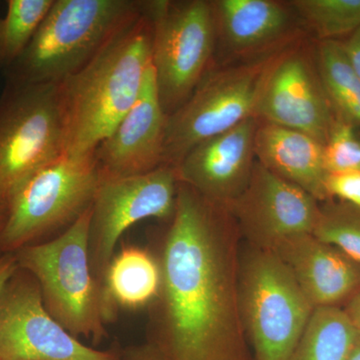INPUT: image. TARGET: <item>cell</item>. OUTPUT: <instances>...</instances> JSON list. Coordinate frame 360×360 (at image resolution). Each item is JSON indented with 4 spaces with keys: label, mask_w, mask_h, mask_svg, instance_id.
Here are the masks:
<instances>
[{
    "label": "cell",
    "mask_w": 360,
    "mask_h": 360,
    "mask_svg": "<svg viewBox=\"0 0 360 360\" xmlns=\"http://www.w3.org/2000/svg\"><path fill=\"white\" fill-rule=\"evenodd\" d=\"M243 241L225 206L179 182L155 252L160 290L148 307L146 343L165 360H252L239 298Z\"/></svg>",
    "instance_id": "cell-1"
},
{
    "label": "cell",
    "mask_w": 360,
    "mask_h": 360,
    "mask_svg": "<svg viewBox=\"0 0 360 360\" xmlns=\"http://www.w3.org/2000/svg\"><path fill=\"white\" fill-rule=\"evenodd\" d=\"M153 65V27L143 8L75 75L59 82L65 155H94L139 98Z\"/></svg>",
    "instance_id": "cell-2"
},
{
    "label": "cell",
    "mask_w": 360,
    "mask_h": 360,
    "mask_svg": "<svg viewBox=\"0 0 360 360\" xmlns=\"http://www.w3.org/2000/svg\"><path fill=\"white\" fill-rule=\"evenodd\" d=\"M91 207L56 238L16 251L18 267L39 283L45 309L73 338L99 345L118 310L92 272L89 258Z\"/></svg>",
    "instance_id": "cell-3"
},
{
    "label": "cell",
    "mask_w": 360,
    "mask_h": 360,
    "mask_svg": "<svg viewBox=\"0 0 360 360\" xmlns=\"http://www.w3.org/2000/svg\"><path fill=\"white\" fill-rule=\"evenodd\" d=\"M136 0H53L8 82L58 84L89 65L141 13Z\"/></svg>",
    "instance_id": "cell-4"
},
{
    "label": "cell",
    "mask_w": 360,
    "mask_h": 360,
    "mask_svg": "<svg viewBox=\"0 0 360 360\" xmlns=\"http://www.w3.org/2000/svg\"><path fill=\"white\" fill-rule=\"evenodd\" d=\"M243 245L239 298L252 360H288L315 307L271 250Z\"/></svg>",
    "instance_id": "cell-5"
},
{
    "label": "cell",
    "mask_w": 360,
    "mask_h": 360,
    "mask_svg": "<svg viewBox=\"0 0 360 360\" xmlns=\"http://www.w3.org/2000/svg\"><path fill=\"white\" fill-rule=\"evenodd\" d=\"M101 174L94 155H63L39 168L8 198L0 255L37 245L91 207Z\"/></svg>",
    "instance_id": "cell-6"
},
{
    "label": "cell",
    "mask_w": 360,
    "mask_h": 360,
    "mask_svg": "<svg viewBox=\"0 0 360 360\" xmlns=\"http://www.w3.org/2000/svg\"><path fill=\"white\" fill-rule=\"evenodd\" d=\"M153 27V66L163 110H179L207 73L217 30L212 1H142Z\"/></svg>",
    "instance_id": "cell-7"
},
{
    "label": "cell",
    "mask_w": 360,
    "mask_h": 360,
    "mask_svg": "<svg viewBox=\"0 0 360 360\" xmlns=\"http://www.w3.org/2000/svg\"><path fill=\"white\" fill-rule=\"evenodd\" d=\"M58 84L8 82L0 98V198L33 172L65 155Z\"/></svg>",
    "instance_id": "cell-8"
},
{
    "label": "cell",
    "mask_w": 360,
    "mask_h": 360,
    "mask_svg": "<svg viewBox=\"0 0 360 360\" xmlns=\"http://www.w3.org/2000/svg\"><path fill=\"white\" fill-rule=\"evenodd\" d=\"M274 58L206 73L186 103L167 116L165 165L176 167L194 146L255 117Z\"/></svg>",
    "instance_id": "cell-9"
},
{
    "label": "cell",
    "mask_w": 360,
    "mask_h": 360,
    "mask_svg": "<svg viewBox=\"0 0 360 360\" xmlns=\"http://www.w3.org/2000/svg\"><path fill=\"white\" fill-rule=\"evenodd\" d=\"M177 187L179 179L172 165L131 176H101L92 203L89 258L92 272L103 286L106 269L123 233L144 219L169 222L174 214Z\"/></svg>",
    "instance_id": "cell-10"
},
{
    "label": "cell",
    "mask_w": 360,
    "mask_h": 360,
    "mask_svg": "<svg viewBox=\"0 0 360 360\" xmlns=\"http://www.w3.org/2000/svg\"><path fill=\"white\" fill-rule=\"evenodd\" d=\"M0 360H122L87 347L45 309L34 277L18 267L0 292Z\"/></svg>",
    "instance_id": "cell-11"
},
{
    "label": "cell",
    "mask_w": 360,
    "mask_h": 360,
    "mask_svg": "<svg viewBox=\"0 0 360 360\" xmlns=\"http://www.w3.org/2000/svg\"><path fill=\"white\" fill-rule=\"evenodd\" d=\"M226 208L246 245L270 250L288 236L312 233L321 202L255 161L248 186Z\"/></svg>",
    "instance_id": "cell-12"
},
{
    "label": "cell",
    "mask_w": 360,
    "mask_h": 360,
    "mask_svg": "<svg viewBox=\"0 0 360 360\" xmlns=\"http://www.w3.org/2000/svg\"><path fill=\"white\" fill-rule=\"evenodd\" d=\"M255 117L309 134L323 146L335 123L321 82L300 52L281 54L272 61Z\"/></svg>",
    "instance_id": "cell-13"
},
{
    "label": "cell",
    "mask_w": 360,
    "mask_h": 360,
    "mask_svg": "<svg viewBox=\"0 0 360 360\" xmlns=\"http://www.w3.org/2000/svg\"><path fill=\"white\" fill-rule=\"evenodd\" d=\"M258 120L250 117L194 146L175 167L179 182L227 207L243 193L255 167Z\"/></svg>",
    "instance_id": "cell-14"
},
{
    "label": "cell",
    "mask_w": 360,
    "mask_h": 360,
    "mask_svg": "<svg viewBox=\"0 0 360 360\" xmlns=\"http://www.w3.org/2000/svg\"><path fill=\"white\" fill-rule=\"evenodd\" d=\"M167 122L151 65L139 98L94 151L101 176L148 174L165 165Z\"/></svg>",
    "instance_id": "cell-15"
},
{
    "label": "cell",
    "mask_w": 360,
    "mask_h": 360,
    "mask_svg": "<svg viewBox=\"0 0 360 360\" xmlns=\"http://www.w3.org/2000/svg\"><path fill=\"white\" fill-rule=\"evenodd\" d=\"M269 250L290 270L315 309L343 307L360 290V264L312 233L288 236Z\"/></svg>",
    "instance_id": "cell-16"
},
{
    "label": "cell",
    "mask_w": 360,
    "mask_h": 360,
    "mask_svg": "<svg viewBox=\"0 0 360 360\" xmlns=\"http://www.w3.org/2000/svg\"><path fill=\"white\" fill-rule=\"evenodd\" d=\"M259 122V120H258ZM324 146L297 130L259 122L255 134L257 162L281 179L300 187L315 200H328L324 187Z\"/></svg>",
    "instance_id": "cell-17"
},
{
    "label": "cell",
    "mask_w": 360,
    "mask_h": 360,
    "mask_svg": "<svg viewBox=\"0 0 360 360\" xmlns=\"http://www.w3.org/2000/svg\"><path fill=\"white\" fill-rule=\"evenodd\" d=\"M212 6L217 35L239 53L276 41L290 27L288 8L274 0H219Z\"/></svg>",
    "instance_id": "cell-18"
},
{
    "label": "cell",
    "mask_w": 360,
    "mask_h": 360,
    "mask_svg": "<svg viewBox=\"0 0 360 360\" xmlns=\"http://www.w3.org/2000/svg\"><path fill=\"white\" fill-rule=\"evenodd\" d=\"M103 284L116 309H148L161 285L160 267L155 252L135 245L122 246L111 259Z\"/></svg>",
    "instance_id": "cell-19"
},
{
    "label": "cell",
    "mask_w": 360,
    "mask_h": 360,
    "mask_svg": "<svg viewBox=\"0 0 360 360\" xmlns=\"http://www.w3.org/2000/svg\"><path fill=\"white\" fill-rule=\"evenodd\" d=\"M359 335L342 307H316L288 360H348Z\"/></svg>",
    "instance_id": "cell-20"
},
{
    "label": "cell",
    "mask_w": 360,
    "mask_h": 360,
    "mask_svg": "<svg viewBox=\"0 0 360 360\" xmlns=\"http://www.w3.org/2000/svg\"><path fill=\"white\" fill-rule=\"evenodd\" d=\"M319 75L329 103L349 124L360 125V78L348 58L343 44L321 41L317 51Z\"/></svg>",
    "instance_id": "cell-21"
},
{
    "label": "cell",
    "mask_w": 360,
    "mask_h": 360,
    "mask_svg": "<svg viewBox=\"0 0 360 360\" xmlns=\"http://www.w3.org/2000/svg\"><path fill=\"white\" fill-rule=\"evenodd\" d=\"M53 0H9L0 18V68L8 70L27 49Z\"/></svg>",
    "instance_id": "cell-22"
},
{
    "label": "cell",
    "mask_w": 360,
    "mask_h": 360,
    "mask_svg": "<svg viewBox=\"0 0 360 360\" xmlns=\"http://www.w3.org/2000/svg\"><path fill=\"white\" fill-rule=\"evenodd\" d=\"M288 4L322 41L360 27V0H292Z\"/></svg>",
    "instance_id": "cell-23"
},
{
    "label": "cell",
    "mask_w": 360,
    "mask_h": 360,
    "mask_svg": "<svg viewBox=\"0 0 360 360\" xmlns=\"http://www.w3.org/2000/svg\"><path fill=\"white\" fill-rule=\"evenodd\" d=\"M312 234L338 248L360 264V210L348 203L326 201Z\"/></svg>",
    "instance_id": "cell-24"
},
{
    "label": "cell",
    "mask_w": 360,
    "mask_h": 360,
    "mask_svg": "<svg viewBox=\"0 0 360 360\" xmlns=\"http://www.w3.org/2000/svg\"><path fill=\"white\" fill-rule=\"evenodd\" d=\"M323 160L328 174L360 172V139L352 124L335 123L324 144Z\"/></svg>",
    "instance_id": "cell-25"
},
{
    "label": "cell",
    "mask_w": 360,
    "mask_h": 360,
    "mask_svg": "<svg viewBox=\"0 0 360 360\" xmlns=\"http://www.w3.org/2000/svg\"><path fill=\"white\" fill-rule=\"evenodd\" d=\"M324 187L328 198H338L360 210V172L328 174Z\"/></svg>",
    "instance_id": "cell-26"
},
{
    "label": "cell",
    "mask_w": 360,
    "mask_h": 360,
    "mask_svg": "<svg viewBox=\"0 0 360 360\" xmlns=\"http://www.w3.org/2000/svg\"><path fill=\"white\" fill-rule=\"evenodd\" d=\"M122 360H165L158 352L148 345H131L120 350Z\"/></svg>",
    "instance_id": "cell-27"
},
{
    "label": "cell",
    "mask_w": 360,
    "mask_h": 360,
    "mask_svg": "<svg viewBox=\"0 0 360 360\" xmlns=\"http://www.w3.org/2000/svg\"><path fill=\"white\" fill-rule=\"evenodd\" d=\"M18 269V264L15 253L0 255V292Z\"/></svg>",
    "instance_id": "cell-28"
},
{
    "label": "cell",
    "mask_w": 360,
    "mask_h": 360,
    "mask_svg": "<svg viewBox=\"0 0 360 360\" xmlns=\"http://www.w3.org/2000/svg\"><path fill=\"white\" fill-rule=\"evenodd\" d=\"M348 58L360 78V27L352 33V37L343 44Z\"/></svg>",
    "instance_id": "cell-29"
},
{
    "label": "cell",
    "mask_w": 360,
    "mask_h": 360,
    "mask_svg": "<svg viewBox=\"0 0 360 360\" xmlns=\"http://www.w3.org/2000/svg\"><path fill=\"white\" fill-rule=\"evenodd\" d=\"M342 309L347 312L350 321L354 322V326L360 330V290L345 303Z\"/></svg>",
    "instance_id": "cell-30"
},
{
    "label": "cell",
    "mask_w": 360,
    "mask_h": 360,
    "mask_svg": "<svg viewBox=\"0 0 360 360\" xmlns=\"http://www.w3.org/2000/svg\"><path fill=\"white\" fill-rule=\"evenodd\" d=\"M7 210H8V202L0 198V236L4 231L7 219Z\"/></svg>",
    "instance_id": "cell-31"
},
{
    "label": "cell",
    "mask_w": 360,
    "mask_h": 360,
    "mask_svg": "<svg viewBox=\"0 0 360 360\" xmlns=\"http://www.w3.org/2000/svg\"><path fill=\"white\" fill-rule=\"evenodd\" d=\"M348 360H360V335L359 338H357L356 343H355L354 352H352Z\"/></svg>",
    "instance_id": "cell-32"
}]
</instances>
